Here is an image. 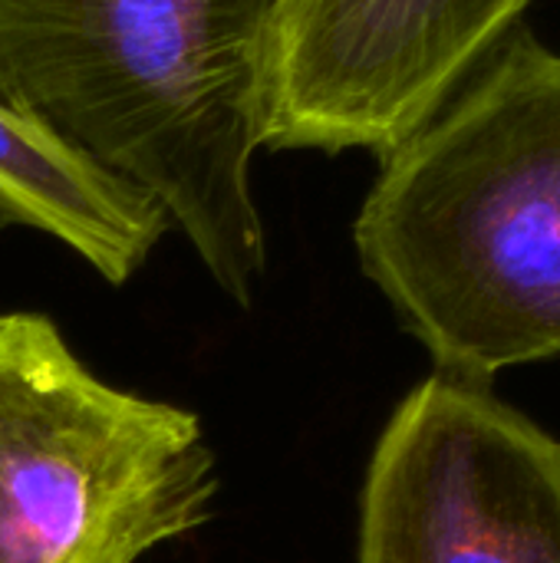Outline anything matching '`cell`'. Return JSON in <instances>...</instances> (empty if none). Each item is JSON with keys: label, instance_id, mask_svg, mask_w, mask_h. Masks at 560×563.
Instances as JSON below:
<instances>
[{"label": "cell", "instance_id": "6da1fadb", "mask_svg": "<svg viewBox=\"0 0 560 563\" xmlns=\"http://www.w3.org/2000/svg\"><path fill=\"white\" fill-rule=\"evenodd\" d=\"M353 244L436 373L492 386L560 356V49L515 26L380 158Z\"/></svg>", "mask_w": 560, "mask_h": 563}, {"label": "cell", "instance_id": "7a4b0ae2", "mask_svg": "<svg viewBox=\"0 0 560 563\" xmlns=\"http://www.w3.org/2000/svg\"><path fill=\"white\" fill-rule=\"evenodd\" d=\"M284 0H0V102L149 191L251 307L267 271L251 191Z\"/></svg>", "mask_w": 560, "mask_h": 563}, {"label": "cell", "instance_id": "3957f363", "mask_svg": "<svg viewBox=\"0 0 560 563\" xmlns=\"http://www.w3.org/2000/svg\"><path fill=\"white\" fill-rule=\"evenodd\" d=\"M215 498L195 412L109 386L43 313L0 317V563H139Z\"/></svg>", "mask_w": 560, "mask_h": 563}, {"label": "cell", "instance_id": "277c9868", "mask_svg": "<svg viewBox=\"0 0 560 563\" xmlns=\"http://www.w3.org/2000/svg\"><path fill=\"white\" fill-rule=\"evenodd\" d=\"M356 563H560V439L492 386L432 373L366 465Z\"/></svg>", "mask_w": 560, "mask_h": 563}, {"label": "cell", "instance_id": "5b68a950", "mask_svg": "<svg viewBox=\"0 0 560 563\" xmlns=\"http://www.w3.org/2000/svg\"><path fill=\"white\" fill-rule=\"evenodd\" d=\"M531 0H284L261 148L383 158L525 23Z\"/></svg>", "mask_w": 560, "mask_h": 563}, {"label": "cell", "instance_id": "8992f818", "mask_svg": "<svg viewBox=\"0 0 560 563\" xmlns=\"http://www.w3.org/2000/svg\"><path fill=\"white\" fill-rule=\"evenodd\" d=\"M7 224L56 238L109 284L139 274L172 231L149 191L0 102V228Z\"/></svg>", "mask_w": 560, "mask_h": 563}]
</instances>
